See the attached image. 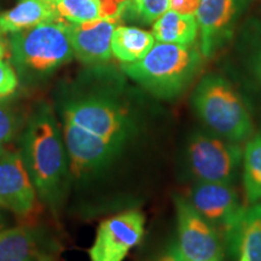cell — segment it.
I'll return each mask as SVG.
<instances>
[{
  "label": "cell",
  "mask_w": 261,
  "mask_h": 261,
  "mask_svg": "<svg viewBox=\"0 0 261 261\" xmlns=\"http://www.w3.org/2000/svg\"><path fill=\"white\" fill-rule=\"evenodd\" d=\"M70 166L68 205L92 215L109 203L112 189L149 132L144 102L125 76L107 64L62 80L52 99Z\"/></svg>",
  "instance_id": "obj_1"
},
{
  "label": "cell",
  "mask_w": 261,
  "mask_h": 261,
  "mask_svg": "<svg viewBox=\"0 0 261 261\" xmlns=\"http://www.w3.org/2000/svg\"><path fill=\"white\" fill-rule=\"evenodd\" d=\"M18 152L39 202L55 217L61 215L69 201L70 166L52 103L40 100L32 107L18 137Z\"/></svg>",
  "instance_id": "obj_2"
},
{
  "label": "cell",
  "mask_w": 261,
  "mask_h": 261,
  "mask_svg": "<svg viewBox=\"0 0 261 261\" xmlns=\"http://www.w3.org/2000/svg\"><path fill=\"white\" fill-rule=\"evenodd\" d=\"M203 55L194 45L155 42L144 58L121 64V71L151 97L174 100L194 83L203 65Z\"/></svg>",
  "instance_id": "obj_3"
},
{
  "label": "cell",
  "mask_w": 261,
  "mask_h": 261,
  "mask_svg": "<svg viewBox=\"0 0 261 261\" xmlns=\"http://www.w3.org/2000/svg\"><path fill=\"white\" fill-rule=\"evenodd\" d=\"M10 62L24 86H38L73 61L67 22H44L8 37Z\"/></svg>",
  "instance_id": "obj_4"
},
{
  "label": "cell",
  "mask_w": 261,
  "mask_h": 261,
  "mask_svg": "<svg viewBox=\"0 0 261 261\" xmlns=\"http://www.w3.org/2000/svg\"><path fill=\"white\" fill-rule=\"evenodd\" d=\"M195 115L214 135L243 144L255 133L253 116L243 97L223 75L205 74L191 94Z\"/></svg>",
  "instance_id": "obj_5"
},
{
  "label": "cell",
  "mask_w": 261,
  "mask_h": 261,
  "mask_svg": "<svg viewBox=\"0 0 261 261\" xmlns=\"http://www.w3.org/2000/svg\"><path fill=\"white\" fill-rule=\"evenodd\" d=\"M243 148L205 128L194 129L182 148L181 167L194 182L234 184L242 169Z\"/></svg>",
  "instance_id": "obj_6"
},
{
  "label": "cell",
  "mask_w": 261,
  "mask_h": 261,
  "mask_svg": "<svg viewBox=\"0 0 261 261\" xmlns=\"http://www.w3.org/2000/svg\"><path fill=\"white\" fill-rule=\"evenodd\" d=\"M177 246L188 261H223L221 233L195 210L187 196H174Z\"/></svg>",
  "instance_id": "obj_7"
},
{
  "label": "cell",
  "mask_w": 261,
  "mask_h": 261,
  "mask_svg": "<svg viewBox=\"0 0 261 261\" xmlns=\"http://www.w3.org/2000/svg\"><path fill=\"white\" fill-rule=\"evenodd\" d=\"M145 215L127 210L107 218L97 228L89 250L91 261H123L144 236Z\"/></svg>",
  "instance_id": "obj_8"
},
{
  "label": "cell",
  "mask_w": 261,
  "mask_h": 261,
  "mask_svg": "<svg viewBox=\"0 0 261 261\" xmlns=\"http://www.w3.org/2000/svg\"><path fill=\"white\" fill-rule=\"evenodd\" d=\"M61 242L41 224L15 225L0 230V261H57Z\"/></svg>",
  "instance_id": "obj_9"
},
{
  "label": "cell",
  "mask_w": 261,
  "mask_h": 261,
  "mask_svg": "<svg viewBox=\"0 0 261 261\" xmlns=\"http://www.w3.org/2000/svg\"><path fill=\"white\" fill-rule=\"evenodd\" d=\"M187 198L205 220L224 237L234 227L246 211L232 184L194 182Z\"/></svg>",
  "instance_id": "obj_10"
},
{
  "label": "cell",
  "mask_w": 261,
  "mask_h": 261,
  "mask_svg": "<svg viewBox=\"0 0 261 261\" xmlns=\"http://www.w3.org/2000/svg\"><path fill=\"white\" fill-rule=\"evenodd\" d=\"M243 0H201L196 11L200 34V50L212 58L232 38Z\"/></svg>",
  "instance_id": "obj_11"
},
{
  "label": "cell",
  "mask_w": 261,
  "mask_h": 261,
  "mask_svg": "<svg viewBox=\"0 0 261 261\" xmlns=\"http://www.w3.org/2000/svg\"><path fill=\"white\" fill-rule=\"evenodd\" d=\"M38 195L18 150L0 155V207L18 218H27L37 208Z\"/></svg>",
  "instance_id": "obj_12"
},
{
  "label": "cell",
  "mask_w": 261,
  "mask_h": 261,
  "mask_svg": "<svg viewBox=\"0 0 261 261\" xmlns=\"http://www.w3.org/2000/svg\"><path fill=\"white\" fill-rule=\"evenodd\" d=\"M120 21L112 17L83 23L67 22L75 58L84 65L107 64L113 57L112 38Z\"/></svg>",
  "instance_id": "obj_13"
},
{
  "label": "cell",
  "mask_w": 261,
  "mask_h": 261,
  "mask_svg": "<svg viewBox=\"0 0 261 261\" xmlns=\"http://www.w3.org/2000/svg\"><path fill=\"white\" fill-rule=\"evenodd\" d=\"M225 254L238 259L246 250L250 261H261V204L246 208L240 221L224 237Z\"/></svg>",
  "instance_id": "obj_14"
},
{
  "label": "cell",
  "mask_w": 261,
  "mask_h": 261,
  "mask_svg": "<svg viewBox=\"0 0 261 261\" xmlns=\"http://www.w3.org/2000/svg\"><path fill=\"white\" fill-rule=\"evenodd\" d=\"M54 19L60 18L52 0H17L15 6L0 14V37H9Z\"/></svg>",
  "instance_id": "obj_15"
},
{
  "label": "cell",
  "mask_w": 261,
  "mask_h": 261,
  "mask_svg": "<svg viewBox=\"0 0 261 261\" xmlns=\"http://www.w3.org/2000/svg\"><path fill=\"white\" fill-rule=\"evenodd\" d=\"M58 18L69 23L98 21L104 18H123L129 4L116 0H52Z\"/></svg>",
  "instance_id": "obj_16"
},
{
  "label": "cell",
  "mask_w": 261,
  "mask_h": 261,
  "mask_svg": "<svg viewBox=\"0 0 261 261\" xmlns=\"http://www.w3.org/2000/svg\"><path fill=\"white\" fill-rule=\"evenodd\" d=\"M155 42L151 32L119 24L113 33L112 54L121 64L135 63L148 55Z\"/></svg>",
  "instance_id": "obj_17"
},
{
  "label": "cell",
  "mask_w": 261,
  "mask_h": 261,
  "mask_svg": "<svg viewBox=\"0 0 261 261\" xmlns=\"http://www.w3.org/2000/svg\"><path fill=\"white\" fill-rule=\"evenodd\" d=\"M151 33L158 42L194 45L198 37V23L195 15L168 10L152 23Z\"/></svg>",
  "instance_id": "obj_18"
},
{
  "label": "cell",
  "mask_w": 261,
  "mask_h": 261,
  "mask_svg": "<svg viewBox=\"0 0 261 261\" xmlns=\"http://www.w3.org/2000/svg\"><path fill=\"white\" fill-rule=\"evenodd\" d=\"M241 175L248 204L261 203V130L244 143Z\"/></svg>",
  "instance_id": "obj_19"
},
{
  "label": "cell",
  "mask_w": 261,
  "mask_h": 261,
  "mask_svg": "<svg viewBox=\"0 0 261 261\" xmlns=\"http://www.w3.org/2000/svg\"><path fill=\"white\" fill-rule=\"evenodd\" d=\"M25 119L24 114L15 106L9 98H0V146L18 139L23 129Z\"/></svg>",
  "instance_id": "obj_20"
},
{
  "label": "cell",
  "mask_w": 261,
  "mask_h": 261,
  "mask_svg": "<svg viewBox=\"0 0 261 261\" xmlns=\"http://www.w3.org/2000/svg\"><path fill=\"white\" fill-rule=\"evenodd\" d=\"M18 86L19 79L14 65L6 57L0 58V98L14 96Z\"/></svg>",
  "instance_id": "obj_21"
},
{
  "label": "cell",
  "mask_w": 261,
  "mask_h": 261,
  "mask_svg": "<svg viewBox=\"0 0 261 261\" xmlns=\"http://www.w3.org/2000/svg\"><path fill=\"white\" fill-rule=\"evenodd\" d=\"M169 10V0H142L137 9L136 16L143 23L151 24Z\"/></svg>",
  "instance_id": "obj_22"
},
{
  "label": "cell",
  "mask_w": 261,
  "mask_h": 261,
  "mask_svg": "<svg viewBox=\"0 0 261 261\" xmlns=\"http://www.w3.org/2000/svg\"><path fill=\"white\" fill-rule=\"evenodd\" d=\"M248 68H249L253 80L261 90V35L256 38L248 56Z\"/></svg>",
  "instance_id": "obj_23"
},
{
  "label": "cell",
  "mask_w": 261,
  "mask_h": 261,
  "mask_svg": "<svg viewBox=\"0 0 261 261\" xmlns=\"http://www.w3.org/2000/svg\"><path fill=\"white\" fill-rule=\"evenodd\" d=\"M149 261H188L182 255L175 241L166 244Z\"/></svg>",
  "instance_id": "obj_24"
},
{
  "label": "cell",
  "mask_w": 261,
  "mask_h": 261,
  "mask_svg": "<svg viewBox=\"0 0 261 261\" xmlns=\"http://www.w3.org/2000/svg\"><path fill=\"white\" fill-rule=\"evenodd\" d=\"M201 0H169V10L184 15H195Z\"/></svg>",
  "instance_id": "obj_25"
},
{
  "label": "cell",
  "mask_w": 261,
  "mask_h": 261,
  "mask_svg": "<svg viewBox=\"0 0 261 261\" xmlns=\"http://www.w3.org/2000/svg\"><path fill=\"white\" fill-rule=\"evenodd\" d=\"M15 223V215L10 213L9 211L0 207V230L3 228L12 226L11 224Z\"/></svg>",
  "instance_id": "obj_26"
},
{
  "label": "cell",
  "mask_w": 261,
  "mask_h": 261,
  "mask_svg": "<svg viewBox=\"0 0 261 261\" xmlns=\"http://www.w3.org/2000/svg\"><path fill=\"white\" fill-rule=\"evenodd\" d=\"M9 54V45L4 40V38L0 37V58H4Z\"/></svg>",
  "instance_id": "obj_27"
},
{
  "label": "cell",
  "mask_w": 261,
  "mask_h": 261,
  "mask_svg": "<svg viewBox=\"0 0 261 261\" xmlns=\"http://www.w3.org/2000/svg\"><path fill=\"white\" fill-rule=\"evenodd\" d=\"M140 2H142V0H129L128 11H132L133 14L136 15L137 9H138V6H139V4H140Z\"/></svg>",
  "instance_id": "obj_28"
},
{
  "label": "cell",
  "mask_w": 261,
  "mask_h": 261,
  "mask_svg": "<svg viewBox=\"0 0 261 261\" xmlns=\"http://www.w3.org/2000/svg\"><path fill=\"white\" fill-rule=\"evenodd\" d=\"M238 261H250L249 260V256H248V254L246 250H241L240 253V256H238Z\"/></svg>",
  "instance_id": "obj_29"
},
{
  "label": "cell",
  "mask_w": 261,
  "mask_h": 261,
  "mask_svg": "<svg viewBox=\"0 0 261 261\" xmlns=\"http://www.w3.org/2000/svg\"><path fill=\"white\" fill-rule=\"evenodd\" d=\"M4 149H5V148H2V146H0V155H2V152L4 151Z\"/></svg>",
  "instance_id": "obj_30"
},
{
  "label": "cell",
  "mask_w": 261,
  "mask_h": 261,
  "mask_svg": "<svg viewBox=\"0 0 261 261\" xmlns=\"http://www.w3.org/2000/svg\"><path fill=\"white\" fill-rule=\"evenodd\" d=\"M260 204H261V203H260Z\"/></svg>",
  "instance_id": "obj_31"
}]
</instances>
